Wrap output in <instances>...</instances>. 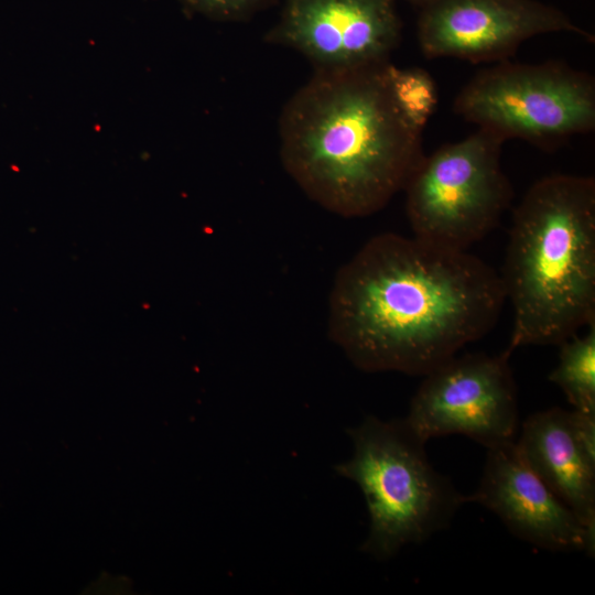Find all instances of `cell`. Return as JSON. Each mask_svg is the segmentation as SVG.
<instances>
[{"instance_id": "obj_1", "label": "cell", "mask_w": 595, "mask_h": 595, "mask_svg": "<svg viewBox=\"0 0 595 595\" xmlns=\"http://www.w3.org/2000/svg\"><path fill=\"white\" fill-rule=\"evenodd\" d=\"M505 301L500 275L466 250L385 232L337 271L328 335L363 371L424 376L486 335Z\"/></svg>"}, {"instance_id": "obj_2", "label": "cell", "mask_w": 595, "mask_h": 595, "mask_svg": "<svg viewBox=\"0 0 595 595\" xmlns=\"http://www.w3.org/2000/svg\"><path fill=\"white\" fill-rule=\"evenodd\" d=\"M387 63L324 69L283 112L284 167L314 202L343 217L383 208L424 156L423 131L391 98Z\"/></svg>"}, {"instance_id": "obj_3", "label": "cell", "mask_w": 595, "mask_h": 595, "mask_svg": "<svg viewBox=\"0 0 595 595\" xmlns=\"http://www.w3.org/2000/svg\"><path fill=\"white\" fill-rule=\"evenodd\" d=\"M513 309L508 348L560 345L595 322V180L551 174L512 214L500 275Z\"/></svg>"}, {"instance_id": "obj_4", "label": "cell", "mask_w": 595, "mask_h": 595, "mask_svg": "<svg viewBox=\"0 0 595 595\" xmlns=\"http://www.w3.org/2000/svg\"><path fill=\"white\" fill-rule=\"evenodd\" d=\"M348 434L354 453L335 470L357 484L365 497L369 532L361 550L367 554L388 560L408 544L424 542L448 527L467 502L433 467L426 442L404 419L369 415Z\"/></svg>"}, {"instance_id": "obj_5", "label": "cell", "mask_w": 595, "mask_h": 595, "mask_svg": "<svg viewBox=\"0 0 595 595\" xmlns=\"http://www.w3.org/2000/svg\"><path fill=\"white\" fill-rule=\"evenodd\" d=\"M504 142L478 129L424 154L403 187L414 237L467 250L498 226L513 199L500 162Z\"/></svg>"}, {"instance_id": "obj_6", "label": "cell", "mask_w": 595, "mask_h": 595, "mask_svg": "<svg viewBox=\"0 0 595 595\" xmlns=\"http://www.w3.org/2000/svg\"><path fill=\"white\" fill-rule=\"evenodd\" d=\"M454 111L506 141L549 149L595 128V82L564 63H510L483 68L459 90Z\"/></svg>"}, {"instance_id": "obj_7", "label": "cell", "mask_w": 595, "mask_h": 595, "mask_svg": "<svg viewBox=\"0 0 595 595\" xmlns=\"http://www.w3.org/2000/svg\"><path fill=\"white\" fill-rule=\"evenodd\" d=\"M510 355L473 353L447 359L423 376L404 421L425 442L451 434L486 448L515 441L518 394Z\"/></svg>"}, {"instance_id": "obj_8", "label": "cell", "mask_w": 595, "mask_h": 595, "mask_svg": "<svg viewBox=\"0 0 595 595\" xmlns=\"http://www.w3.org/2000/svg\"><path fill=\"white\" fill-rule=\"evenodd\" d=\"M594 36L564 12L537 0H428L418 21V41L428 58L501 62L541 34Z\"/></svg>"}, {"instance_id": "obj_9", "label": "cell", "mask_w": 595, "mask_h": 595, "mask_svg": "<svg viewBox=\"0 0 595 595\" xmlns=\"http://www.w3.org/2000/svg\"><path fill=\"white\" fill-rule=\"evenodd\" d=\"M400 32L392 0H286L271 37L344 71L387 63Z\"/></svg>"}, {"instance_id": "obj_10", "label": "cell", "mask_w": 595, "mask_h": 595, "mask_svg": "<svg viewBox=\"0 0 595 595\" xmlns=\"http://www.w3.org/2000/svg\"><path fill=\"white\" fill-rule=\"evenodd\" d=\"M467 501L486 507L510 532L537 548L594 555L595 530L530 467L516 441L487 448L482 479Z\"/></svg>"}, {"instance_id": "obj_11", "label": "cell", "mask_w": 595, "mask_h": 595, "mask_svg": "<svg viewBox=\"0 0 595 595\" xmlns=\"http://www.w3.org/2000/svg\"><path fill=\"white\" fill-rule=\"evenodd\" d=\"M516 445L550 489L595 530V450L580 439L572 410L551 408L531 414Z\"/></svg>"}, {"instance_id": "obj_12", "label": "cell", "mask_w": 595, "mask_h": 595, "mask_svg": "<svg viewBox=\"0 0 595 595\" xmlns=\"http://www.w3.org/2000/svg\"><path fill=\"white\" fill-rule=\"evenodd\" d=\"M548 379L565 394L573 410L595 413V322L582 336L560 344L559 361Z\"/></svg>"}, {"instance_id": "obj_13", "label": "cell", "mask_w": 595, "mask_h": 595, "mask_svg": "<svg viewBox=\"0 0 595 595\" xmlns=\"http://www.w3.org/2000/svg\"><path fill=\"white\" fill-rule=\"evenodd\" d=\"M385 78L397 108L411 125L423 131L439 100L431 74L420 67L401 69L387 63Z\"/></svg>"}, {"instance_id": "obj_14", "label": "cell", "mask_w": 595, "mask_h": 595, "mask_svg": "<svg viewBox=\"0 0 595 595\" xmlns=\"http://www.w3.org/2000/svg\"><path fill=\"white\" fill-rule=\"evenodd\" d=\"M262 0H182L190 10L215 19H236Z\"/></svg>"}, {"instance_id": "obj_15", "label": "cell", "mask_w": 595, "mask_h": 595, "mask_svg": "<svg viewBox=\"0 0 595 595\" xmlns=\"http://www.w3.org/2000/svg\"><path fill=\"white\" fill-rule=\"evenodd\" d=\"M414 1H420V2L424 3V2L428 1V0H414Z\"/></svg>"}]
</instances>
